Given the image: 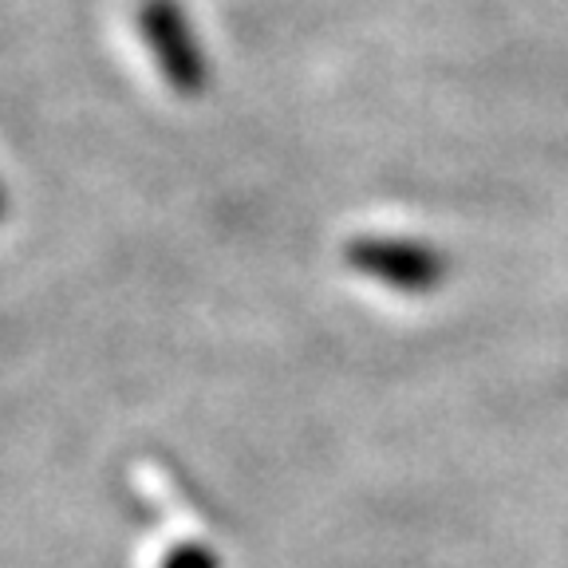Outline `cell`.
<instances>
[{"label": "cell", "mask_w": 568, "mask_h": 568, "mask_svg": "<svg viewBox=\"0 0 568 568\" xmlns=\"http://www.w3.org/2000/svg\"><path fill=\"white\" fill-rule=\"evenodd\" d=\"M347 265L364 273L367 281H379L395 293L426 296L443 288L450 261L435 245L418 237H355L344 248Z\"/></svg>", "instance_id": "6da1fadb"}, {"label": "cell", "mask_w": 568, "mask_h": 568, "mask_svg": "<svg viewBox=\"0 0 568 568\" xmlns=\"http://www.w3.org/2000/svg\"><path fill=\"white\" fill-rule=\"evenodd\" d=\"M139 28L170 88L182 95H202L210 83V63H205L202 40H197L182 4L178 0H146L139 12Z\"/></svg>", "instance_id": "7a4b0ae2"}, {"label": "cell", "mask_w": 568, "mask_h": 568, "mask_svg": "<svg viewBox=\"0 0 568 568\" xmlns=\"http://www.w3.org/2000/svg\"><path fill=\"white\" fill-rule=\"evenodd\" d=\"M162 568H222V565H217V557H213L205 545L186 541V545H178V549L162 560Z\"/></svg>", "instance_id": "3957f363"}]
</instances>
